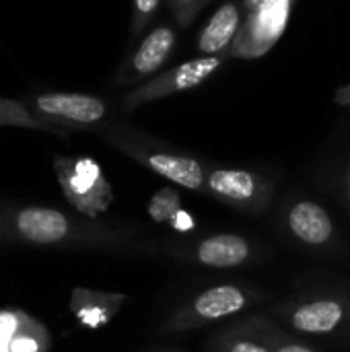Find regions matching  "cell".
<instances>
[{"label": "cell", "instance_id": "5b68a950", "mask_svg": "<svg viewBox=\"0 0 350 352\" xmlns=\"http://www.w3.org/2000/svg\"><path fill=\"white\" fill-rule=\"evenodd\" d=\"M274 231L291 248L318 258H340L347 252L334 214L318 198L299 190L285 194L276 204Z\"/></svg>", "mask_w": 350, "mask_h": 352}, {"label": "cell", "instance_id": "44dd1931", "mask_svg": "<svg viewBox=\"0 0 350 352\" xmlns=\"http://www.w3.org/2000/svg\"><path fill=\"white\" fill-rule=\"evenodd\" d=\"M208 2L210 0H167V6L171 10L173 23L179 29H186L196 21V16Z\"/></svg>", "mask_w": 350, "mask_h": 352}, {"label": "cell", "instance_id": "e0dca14e", "mask_svg": "<svg viewBox=\"0 0 350 352\" xmlns=\"http://www.w3.org/2000/svg\"><path fill=\"white\" fill-rule=\"evenodd\" d=\"M250 318L256 324V328L262 332L264 340L270 346V352H322L318 346H314L311 342H307L303 336H299V334L283 328L278 322H274L264 311L250 314Z\"/></svg>", "mask_w": 350, "mask_h": 352}, {"label": "cell", "instance_id": "7c38bea8", "mask_svg": "<svg viewBox=\"0 0 350 352\" xmlns=\"http://www.w3.org/2000/svg\"><path fill=\"white\" fill-rule=\"evenodd\" d=\"M177 45V25L159 23L151 31L142 35L136 47L122 60L118 66L111 85L116 87H138L149 78L157 76V72L169 62L173 50Z\"/></svg>", "mask_w": 350, "mask_h": 352}, {"label": "cell", "instance_id": "30bf717a", "mask_svg": "<svg viewBox=\"0 0 350 352\" xmlns=\"http://www.w3.org/2000/svg\"><path fill=\"white\" fill-rule=\"evenodd\" d=\"M229 60H231V54L196 56L192 60H186L184 64L167 68L165 72L149 78L146 82L126 91L120 101V107L124 113H130L149 103L167 99V97L184 93V91H192V89L204 85L210 76H215Z\"/></svg>", "mask_w": 350, "mask_h": 352}, {"label": "cell", "instance_id": "6da1fadb", "mask_svg": "<svg viewBox=\"0 0 350 352\" xmlns=\"http://www.w3.org/2000/svg\"><path fill=\"white\" fill-rule=\"evenodd\" d=\"M0 245L91 250L111 256L157 254V239L138 225L19 202H0Z\"/></svg>", "mask_w": 350, "mask_h": 352}, {"label": "cell", "instance_id": "ba28073f", "mask_svg": "<svg viewBox=\"0 0 350 352\" xmlns=\"http://www.w3.org/2000/svg\"><path fill=\"white\" fill-rule=\"evenodd\" d=\"M27 105L45 124L56 128L60 136L68 132H101L111 124V109L105 99L89 93L43 91L29 95Z\"/></svg>", "mask_w": 350, "mask_h": 352}, {"label": "cell", "instance_id": "9a60e30c", "mask_svg": "<svg viewBox=\"0 0 350 352\" xmlns=\"http://www.w3.org/2000/svg\"><path fill=\"white\" fill-rule=\"evenodd\" d=\"M245 12L241 0H223L215 14L206 21V25L196 35V52L198 56H219L231 54V47L241 31Z\"/></svg>", "mask_w": 350, "mask_h": 352}, {"label": "cell", "instance_id": "7a4b0ae2", "mask_svg": "<svg viewBox=\"0 0 350 352\" xmlns=\"http://www.w3.org/2000/svg\"><path fill=\"white\" fill-rule=\"evenodd\" d=\"M99 136L111 148L136 161L144 169L161 175L169 184L204 194L206 169H208L206 159L194 153L182 151L157 136H151L122 122H111L107 128L99 132Z\"/></svg>", "mask_w": 350, "mask_h": 352}, {"label": "cell", "instance_id": "8fae6325", "mask_svg": "<svg viewBox=\"0 0 350 352\" xmlns=\"http://www.w3.org/2000/svg\"><path fill=\"white\" fill-rule=\"evenodd\" d=\"M297 0H266L245 14L241 31L231 47L235 60H256L266 56L283 37Z\"/></svg>", "mask_w": 350, "mask_h": 352}, {"label": "cell", "instance_id": "ac0fdd59", "mask_svg": "<svg viewBox=\"0 0 350 352\" xmlns=\"http://www.w3.org/2000/svg\"><path fill=\"white\" fill-rule=\"evenodd\" d=\"M0 128H23V130H35V132H45V134H56L60 132L45 124L41 118L35 116V111L27 105L23 99H10L0 95Z\"/></svg>", "mask_w": 350, "mask_h": 352}, {"label": "cell", "instance_id": "5bb4252c", "mask_svg": "<svg viewBox=\"0 0 350 352\" xmlns=\"http://www.w3.org/2000/svg\"><path fill=\"white\" fill-rule=\"evenodd\" d=\"M128 301L130 297L124 293L74 287L70 293L68 309L83 328L101 330L118 318V314L128 305Z\"/></svg>", "mask_w": 350, "mask_h": 352}, {"label": "cell", "instance_id": "2e32d148", "mask_svg": "<svg viewBox=\"0 0 350 352\" xmlns=\"http://www.w3.org/2000/svg\"><path fill=\"white\" fill-rule=\"evenodd\" d=\"M208 352H270L262 332L252 322L250 314L212 332L206 340Z\"/></svg>", "mask_w": 350, "mask_h": 352}, {"label": "cell", "instance_id": "4fadbf2b", "mask_svg": "<svg viewBox=\"0 0 350 352\" xmlns=\"http://www.w3.org/2000/svg\"><path fill=\"white\" fill-rule=\"evenodd\" d=\"M0 352H52V332L23 309H0Z\"/></svg>", "mask_w": 350, "mask_h": 352}, {"label": "cell", "instance_id": "cb8c5ba5", "mask_svg": "<svg viewBox=\"0 0 350 352\" xmlns=\"http://www.w3.org/2000/svg\"><path fill=\"white\" fill-rule=\"evenodd\" d=\"M262 2H266V0H241V6H243V12L248 14V12H252L254 8H258Z\"/></svg>", "mask_w": 350, "mask_h": 352}, {"label": "cell", "instance_id": "7402d4cb", "mask_svg": "<svg viewBox=\"0 0 350 352\" xmlns=\"http://www.w3.org/2000/svg\"><path fill=\"white\" fill-rule=\"evenodd\" d=\"M165 227L171 229L177 237H188V235H192L198 229V223H196V219H194L192 212H188L186 208H182V210H177L169 219V223Z\"/></svg>", "mask_w": 350, "mask_h": 352}, {"label": "cell", "instance_id": "277c9868", "mask_svg": "<svg viewBox=\"0 0 350 352\" xmlns=\"http://www.w3.org/2000/svg\"><path fill=\"white\" fill-rule=\"evenodd\" d=\"M272 295L252 283H217L196 291L192 297L175 305L157 326L159 336H182L206 326L241 318L245 311L264 305Z\"/></svg>", "mask_w": 350, "mask_h": 352}, {"label": "cell", "instance_id": "52a82bcc", "mask_svg": "<svg viewBox=\"0 0 350 352\" xmlns=\"http://www.w3.org/2000/svg\"><path fill=\"white\" fill-rule=\"evenodd\" d=\"M276 190V173L208 161L204 194L237 212L262 217L274 204Z\"/></svg>", "mask_w": 350, "mask_h": 352}, {"label": "cell", "instance_id": "ffe728a7", "mask_svg": "<svg viewBox=\"0 0 350 352\" xmlns=\"http://www.w3.org/2000/svg\"><path fill=\"white\" fill-rule=\"evenodd\" d=\"M163 0H132V14H130V31H128V43H134V39L142 37V33L151 27L155 21Z\"/></svg>", "mask_w": 350, "mask_h": 352}, {"label": "cell", "instance_id": "3957f363", "mask_svg": "<svg viewBox=\"0 0 350 352\" xmlns=\"http://www.w3.org/2000/svg\"><path fill=\"white\" fill-rule=\"evenodd\" d=\"M264 314L303 338H350L349 287H318L299 291L270 303Z\"/></svg>", "mask_w": 350, "mask_h": 352}, {"label": "cell", "instance_id": "603a6c76", "mask_svg": "<svg viewBox=\"0 0 350 352\" xmlns=\"http://www.w3.org/2000/svg\"><path fill=\"white\" fill-rule=\"evenodd\" d=\"M336 190H338V196L350 217V146L340 163V169H338V188Z\"/></svg>", "mask_w": 350, "mask_h": 352}, {"label": "cell", "instance_id": "9c48e42d", "mask_svg": "<svg viewBox=\"0 0 350 352\" xmlns=\"http://www.w3.org/2000/svg\"><path fill=\"white\" fill-rule=\"evenodd\" d=\"M54 175L66 202L85 217L99 219L113 204V188L101 165L85 155H54Z\"/></svg>", "mask_w": 350, "mask_h": 352}, {"label": "cell", "instance_id": "8992f818", "mask_svg": "<svg viewBox=\"0 0 350 352\" xmlns=\"http://www.w3.org/2000/svg\"><path fill=\"white\" fill-rule=\"evenodd\" d=\"M157 254L208 270H237L264 262L268 248L241 233H206L157 239Z\"/></svg>", "mask_w": 350, "mask_h": 352}, {"label": "cell", "instance_id": "d4e9b609", "mask_svg": "<svg viewBox=\"0 0 350 352\" xmlns=\"http://www.w3.org/2000/svg\"><path fill=\"white\" fill-rule=\"evenodd\" d=\"M146 352H179V351H173V349H153V351H146Z\"/></svg>", "mask_w": 350, "mask_h": 352}, {"label": "cell", "instance_id": "d6986e66", "mask_svg": "<svg viewBox=\"0 0 350 352\" xmlns=\"http://www.w3.org/2000/svg\"><path fill=\"white\" fill-rule=\"evenodd\" d=\"M184 208V200H182V192L177 186H165V188H159L149 204H146V214L149 219L155 223V225H167L169 219Z\"/></svg>", "mask_w": 350, "mask_h": 352}]
</instances>
